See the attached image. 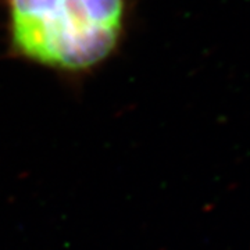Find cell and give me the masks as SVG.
<instances>
[{
	"mask_svg": "<svg viewBox=\"0 0 250 250\" xmlns=\"http://www.w3.org/2000/svg\"><path fill=\"white\" fill-rule=\"evenodd\" d=\"M10 43L29 62L83 72L104 62L123 36L125 0H6Z\"/></svg>",
	"mask_w": 250,
	"mask_h": 250,
	"instance_id": "1",
	"label": "cell"
}]
</instances>
